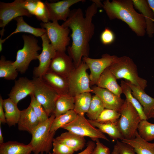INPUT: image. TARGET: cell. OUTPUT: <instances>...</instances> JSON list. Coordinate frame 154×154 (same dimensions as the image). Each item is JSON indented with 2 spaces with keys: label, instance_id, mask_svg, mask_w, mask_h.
<instances>
[{
  "label": "cell",
  "instance_id": "obj_1",
  "mask_svg": "<svg viewBox=\"0 0 154 154\" xmlns=\"http://www.w3.org/2000/svg\"><path fill=\"white\" fill-rule=\"evenodd\" d=\"M98 8L93 2L86 10L84 16L82 9H74L71 10L67 20L61 25L72 31V44L68 47L67 50L75 68L80 64L83 57H89V42L94 35L95 28L92 19L97 13Z\"/></svg>",
  "mask_w": 154,
  "mask_h": 154
},
{
  "label": "cell",
  "instance_id": "obj_2",
  "mask_svg": "<svg viewBox=\"0 0 154 154\" xmlns=\"http://www.w3.org/2000/svg\"><path fill=\"white\" fill-rule=\"evenodd\" d=\"M102 8L109 19L121 20L137 36L143 37L146 33L144 17L134 9L133 0H106L103 3Z\"/></svg>",
  "mask_w": 154,
  "mask_h": 154
},
{
  "label": "cell",
  "instance_id": "obj_3",
  "mask_svg": "<svg viewBox=\"0 0 154 154\" xmlns=\"http://www.w3.org/2000/svg\"><path fill=\"white\" fill-rule=\"evenodd\" d=\"M109 68L117 79H125L143 90L147 86V81L139 76L137 65L128 56L117 57Z\"/></svg>",
  "mask_w": 154,
  "mask_h": 154
},
{
  "label": "cell",
  "instance_id": "obj_4",
  "mask_svg": "<svg viewBox=\"0 0 154 154\" xmlns=\"http://www.w3.org/2000/svg\"><path fill=\"white\" fill-rule=\"evenodd\" d=\"M55 117L52 114L47 120L39 123L32 134V139L29 143L34 154H48L50 152L56 132H50V130Z\"/></svg>",
  "mask_w": 154,
  "mask_h": 154
},
{
  "label": "cell",
  "instance_id": "obj_5",
  "mask_svg": "<svg viewBox=\"0 0 154 154\" xmlns=\"http://www.w3.org/2000/svg\"><path fill=\"white\" fill-rule=\"evenodd\" d=\"M120 116L116 124L124 139L135 137L139 124L141 120L131 104L126 99L119 112Z\"/></svg>",
  "mask_w": 154,
  "mask_h": 154
},
{
  "label": "cell",
  "instance_id": "obj_6",
  "mask_svg": "<svg viewBox=\"0 0 154 154\" xmlns=\"http://www.w3.org/2000/svg\"><path fill=\"white\" fill-rule=\"evenodd\" d=\"M23 48L19 50L17 53L16 59L13 64L18 72L25 73L33 60L38 59V51L41 48L38 44V41L33 36L23 35Z\"/></svg>",
  "mask_w": 154,
  "mask_h": 154
},
{
  "label": "cell",
  "instance_id": "obj_7",
  "mask_svg": "<svg viewBox=\"0 0 154 154\" xmlns=\"http://www.w3.org/2000/svg\"><path fill=\"white\" fill-rule=\"evenodd\" d=\"M32 80L34 85L33 94L49 116L53 113L59 95L41 78L33 76Z\"/></svg>",
  "mask_w": 154,
  "mask_h": 154
},
{
  "label": "cell",
  "instance_id": "obj_8",
  "mask_svg": "<svg viewBox=\"0 0 154 154\" xmlns=\"http://www.w3.org/2000/svg\"><path fill=\"white\" fill-rule=\"evenodd\" d=\"M88 69L87 64L82 60L80 64L71 72L68 78V93L71 96L75 97L83 93L92 92L89 75L87 72Z\"/></svg>",
  "mask_w": 154,
  "mask_h": 154
},
{
  "label": "cell",
  "instance_id": "obj_9",
  "mask_svg": "<svg viewBox=\"0 0 154 154\" xmlns=\"http://www.w3.org/2000/svg\"><path fill=\"white\" fill-rule=\"evenodd\" d=\"M40 25L46 30L50 43L55 50L65 52L70 44V29L60 25L57 21L42 22Z\"/></svg>",
  "mask_w": 154,
  "mask_h": 154
},
{
  "label": "cell",
  "instance_id": "obj_10",
  "mask_svg": "<svg viewBox=\"0 0 154 154\" xmlns=\"http://www.w3.org/2000/svg\"><path fill=\"white\" fill-rule=\"evenodd\" d=\"M61 128L80 136L89 137L93 141L99 139L109 141L103 133L90 123L84 115H78L73 121Z\"/></svg>",
  "mask_w": 154,
  "mask_h": 154
},
{
  "label": "cell",
  "instance_id": "obj_11",
  "mask_svg": "<svg viewBox=\"0 0 154 154\" xmlns=\"http://www.w3.org/2000/svg\"><path fill=\"white\" fill-rule=\"evenodd\" d=\"M22 0H15L10 3L0 2V27L1 36L4 35V28L13 19L19 17L32 15L22 6Z\"/></svg>",
  "mask_w": 154,
  "mask_h": 154
},
{
  "label": "cell",
  "instance_id": "obj_12",
  "mask_svg": "<svg viewBox=\"0 0 154 154\" xmlns=\"http://www.w3.org/2000/svg\"><path fill=\"white\" fill-rule=\"evenodd\" d=\"M118 56L108 54H103L99 58L84 57L82 60L87 65L90 70V85L96 84L100 75L107 68L114 62Z\"/></svg>",
  "mask_w": 154,
  "mask_h": 154
},
{
  "label": "cell",
  "instance_id": "obj_13",
  "mask_svg": "<svg viewBox=\"0 0 154 154\" xmlns=\"http://www.w3.org/2000/svg\"><path fill=\"white\" fill-rule=\"evenodd\" d=\"M42 50L39 54L38 59L39 64L33 69V76L41 78L49 69L51 61L56 51L50 43L46 33L41 36Z\"/></svg>",
  "mask_w": 154,
  "mask_h": 154
},
{
  "label": "cell",
  "instance_id": "obj_14",
  "mask_svg": "<svg viewBox=\"0 0 154 154\" xmlns=\"http://www.w3.org/2000/svg\"><path fill=\"white\" fill-rule=\"evenodd\" d=\"M84 0H64L55 3H45L47 7L49 20L52 22L62 20L65 21L68 18L71 10L70 7L72 5Z\"/></svg>",
  "mask_w": 154,
  "mask_h": 154
},
{
  "label": "cell",
  "instance_id": "obj_15",
  "mask_svg": "<svg viewBox=\"0 0 154 154\" xmlns=\"http://www.w3.org/2000/svg\"><path fill=\"white\" fill-rule=\"evenodd\" d=\"M74 68L73 62L70 56L64 52L56 51L51 61L49 70L68 78Z\"/></svg>",
  "mask_w": 154,
  "mask_h": 154
},
{
  "label": "cell",
  "instance_id": "obj_16",
  "mask_svg": "<svg viewBox=\"0 0 154 154\" xmlns=\"http://www.w3.org/2000/svg\"><path fill=\"white\" fill-rule=\"evenodd\" d=\"M34 85L32 80L21 77L15 81L14 85L8 94L9 98L17 104L28 95L33 94Z\"/></svg>",
  "mask_w": 154,
  "mask_h": 154
},
{
  "label": "cell",
  "instance_id": "obj_17",
  "mask_svg": "<svg viewBox=\"0 0 154 154\" xmlns=\"http://www.w3.org/2000/svg\"><path fill=\"white\" fill-rule=\"evenodd\" d=\"M92 88V93L99 97L105 108L113 109L119 112L125 100L106 89L97 86Z\"/></svg>",
  "mask_w": 154,
  "mask_h": 154
},
{
  "label": "cell",
  "instance_id": "obj_18",
  "mask_svg": "<svg viewBox=\"0 0 154 154\" xmlns=\"http://www.w3.org/2000/svg\"><path fill=\"white\" fill-rule=\"evenodd\" d=\"M41 78L59 95L68 93V78L58 74L49 69Z\"/></svg>",
  "mask_w": 154,
  "mask_h": 154
},
{
  "label": "cell",
  "instance_id": "obj_19",
  "mask_svg": "<svg viewBox=\"0 0 154 154\" xmlns=\"http://www.w3.org/2000/svg\"><path fill=\"white\" fill-rule=\"evenodd\" d=\"M133 1L134 7L144 17L146 33L149 38H152L154 35V14L147 0H133Z\"/></svg>",
  "mask_w": 154,
  "mask_h": 154
},
{
  "label": "cell",
  "instance_id": "obj_20",
  "mask_svg": "<svg viewBox=\"0 0 154 154\" xmlns=\"http://www.w3.org/2000/svg\"><path fill=\"white\" fill-rule=\"evenodd\" d=\"M39 123L38 119L32 107L30 105L21 111L17 123L19 130L27 131L31 134Z\"/></svg>",
  "mask_w": 154,
  "mask_h": 154
},
{
  "label": "cell",
  "instance_id": "obj_21",
  "mask_svg": "<svg viewBox=\"0 0 154 154\" xmlns=\"http://www.w3.org/2000/svg\"><path fill=\"white\" fill-rule=\"evenodd\" d=\"M125 81L130 88L133 96L143 107L144 112L148 119L154 109V98L147 94L143 90L129 81Z\"/></svg>",
  "mask_w": 154,
  "mask_h": 154
},
{
  "label": "cell",
  "instance_id": "obj_22",
  "mask_svg": "<svg viewBox=\"0 0 154 154\" xmlns=\"http://www.w3.org/2000/svg\"><path fill=\"white\" fill-rule=\"evenodd\" d=\"M117 80L109 67L102 74L96 85L98 86L106 89L121 97L122 93V89L120 85L117 83Z\"/></svg>",
  "mask_w": 154,
  "mask_h": 154
},
{
  "label": "cell",
  "instance_id": "obj_23",
  "mask_svg": "<svg viewBox=\"0 0 154 154\" xmlns=\"http://www.w3.org/2000/svg\"><path fill=\"white\" fill-rule=\"evenodd\" d=\"M121 141L132 147L136 154H154V143H150L144 140L137 131L133 138L123 139Z\"/></svg>",
  "mask_w": 154,
  "mask_h": 154
},
{
  "label": "cell",
  "instance_id": "obj_24",
  "mask_svg": "<svg viewBox=\"0 0 154 154\" xmlns=\"http://www.w3.org/2000/svg\"><path fill=\"white\" fill-rule=\"evenodd\" d=\"M55 138L70 147L74 151L82 150L86 144L84 137L68 131L62 133Z\"/></svg>",
  "mask_w": 154,
  "mask_h": 154
},
{
  "label": "cell",
  "instance_id": "obj_25",
  "mask_svg": "<svg viewBox=\"0 0 154 154\" xmlns=\"http://www.w3.org/2000/svg\"><path fill=\"white\" fill-rule=\"evenodd\" d=\"M33 149L30 144L9 141L0 144V154H31Z\"/></svg>",
  "mask_w": 154,
  "mask_h": 154
},
{
  "label": "cell",
  "instance_id": "obj_26",
  "mask_svg": "<svg viewBox=\"0 0 154 154\" xmlns=\"http://www.w3.org/2000/svg\"><path fill=\"white\" fill-rule=\"evenodd\" d=\"M17 105L9 98L3 100L6 123L10 127L17 124L19 119L21 111L19 109Z\"/></svg>",
  "mask_w": 154,
  "mask_h": 154
},
{
  "label": "cell",
  "instance_id": "obj_27",
  "mask_svg": "<svg viewBox=\"0 0 154 154\" xmlns=\"http://www.w3.org/2000/svg\"><path fill=\"white\" fill-rule=\"evenodd\" d=\"M94 127H96L102 132L107 134L113 139L122 140L124 139L116 123H102L96 120L88 119Z\"/></svg>",
  "mask_w": 154,
  "mask_h": 154
},
{
  "label": "cell",
  "instance_id": "obj_28",
  "mask_svg": "<svg viewBox=\"0 0 154 154\" xmlns=\"http://www.w3.org/2000/svg\"><path fill=\"white\" fill-rule=\"evenodd\" d=\"M74 97L68 93L59 95L56 100L53 114L56 117L70 110H74Z\"/></svg>",
  "mask_w": 154,
  "mask_h": 154
},
{
  "label": "cell",
  "instance_id": "obj_29",
  "mask_svg": "<svg viewBox=\"0 0 154 154\" xmlns=\"http://www.w3.org/2000/svg\"><path fill=\"white\" fill-rule=\"evenodd\" d=\"M14 20L17 22V27L15 30L5 38L6 40L13 34L19 33L24 32L31 34L36 37H41L46 33L43 28H36L30 26L24 20L23 17H19Z\"/></svg>",
  "mask_w": 154,
  "mask_h": 154
},
{
  "label": "cell",
  "instance_id": "obj_30",
  "mask_svg": "<svg viewBox=\"0 0 154 154\" xmlns=\"http://www.w3.org/2000/svg\"><path fill=\"white\" fill-rule=\"evenodd\" d=\"M90 93H83L74 97V110L78 115H84L88 111L92 98Z\"/></svg>",
  "mask_w": 154,
  "mask_h": 154
},
{
  "label": "cell",
  "instance_id": "obj_31",
  "mask_svg": "<svg viewBox=\"0 0 154 154\" xmlns=\"http://www.w3.org/2000/svg\"><path fill=\"white\" fill-rule=\"evenodd\" d=\"M13 62L7 60L3 56L0 60V78L8 80H15L17 77L18 72L15 68Z\"/></svg>",
  "mask_w": 154,
  "mask_h": 154
},
{
  "label": "cell",
  "instance_id": "obj_32",
  "mask_svg": "<svg viewBox=\"0 0 154 154\" xmlns=\"http://www.w3.org/2000/svg\"><path fill=\"white\" fill-rule=\"evenodd\" d=\"M120 86L122 89V93L126 97L125 99L129 102L135 108L141 119H148L144 112L142 106L137 100L133 96L130 88L125 81L121 80Z\"/></svg>",
  "mask_w": 154,
  "mask_h": 154
},
{
  "label": "cell",
  "instance_id": "obj_33",
  "mask_svg": "<svg viewBox=\"0 0 154 154\" xmlns=\"http://www.w3.org/2000/svg\"><path fill=\"white\" fill-rule=\"evenodd\" d=\"M78 115L74 110H71L56 117L52 123L50 131L56 132L58 129L73 121Z\"/></svg>",
  "mask_w": 154,
  "mask_h": 154
},
{
  "label": "cell",
  "instance_id": "obj_34",
  "mask_svg": "<svg viewBox=\"0 0 154 154\" xmlns=\"http://www.w3.org/2000/svg\"><path fill=\"white\" fill-rule=\"evenodd\" d=\"M137 131L140 136L147 141L154 139V124L149 122L147 119L141 120Z\"/></svg>",
  "mask_w": 154,
  "mask_h": 154
},
{
  "label": "cell",
  "instance_id": "obj_35",
  "mask_svg": "<svg viewBox=\"0 0 154 154\" xmlns=\"http://www.w3.org/2000/svg\"><path fill=\"white\" fill-rule=\"evenodd\" d=\"M105 108L101 100L95 95L92 96L89 108L86 113L87 116L89 119L96 120Z\"/></svg>",
  "mask_w": 154,
  "mask_h": 154
},
{
  "label": "cell",
  "instance_id": "obj_36",
  "mask_svg": "<svg viewBox=\"0 0 154 154\" xmlns=\"http://www.w3.org/2000/svg\"><path fill=\"white\" fill-rule=\"evenodd\" d=\"M120 113L113 109L105 108L96 121L102 123H116L120 117Z\"/></svg>",
  "mask_w": 154,
  "mask_h": 154
},
{
  "label": "cell",
  "instance_id": "obj_37",
  "mask_svg": "<svg viewBox=\"0 0 154 154\" xmlns=\"http://www.w3.org/2000/svg\"><path fill=\"white\" fill-rule=\"evenodd\" d=\"M30 96L31 101L29 105L33 108L39 123L47 120L49 117L42 106L37 100L33 94Z\"/></svg>",
  "mask_w": 154,
  "mask_h": 154
},
{
  "label": "cell",
  "instance_id": "obj_38",
  "mask_svg": "<svg viewBox=\"0 0 154 154\" xmlns=\"http://www.w3.org/2000/svg\"><path fill=\"white\" fill-rule=\"evenodd\" d=\"M34 15L38 20L42 21L43 23H47L49 21L48 13L46 6L45 3L41 1H38Z\"/></svg>",
  "mask_w": 154,
  "mask_h": 154
},
{
  "label": "cell",
  "instance_id": "obj_39",
  "mask_svg": "<svg viewBox=\"0 0 154 154\" xmlns=\"http://www.w3.org/2000/svg\"><path fill=\"white\" fill-rule=\"evenodd\" d=\"M53 153L54 154H73L74 152L70 147L54 138L53 143Z\"/></svg>",
  "mask_w": 154,
  "mask_h": 154
},
{
  "label": "cell",
  "instance_id": "obj_40",
  "mask_svg": "<svg viewBox=\"0 0 154 154\" xmlns=\"http://www.w3.org/2000/svg\"><path fill=\"white\" fill-rule=\"evenodd\" d=\"M115 38L114 33L108 27L105 29L102 32L100 37L101 42L104 45L112 44L114 41Z\"/></svg>",
  "mask_w": 154,
  "mask_h": 154
},
{
  "label": "cell",
  "instance_id": "obj_41",
  "mask_svg": "<svg viewBox=\"0 0 154 154\" xmlns=\"http://www.w3.org/2000/svg\"><path fill=\"white\" fill-rule=\"evenodd\" d=\"M116 145L119 154H136L132 147L121 141L117 140Z\"/></svg>",
  "mask_w": 154,
  "mask_h": 154
},
{
  "label": "cell",
  "instance_id": "obj_42",
  "mask_svg": "<svg viewBox=\"0 0 154 154\" xmlns=\"http://www.w3.org/2000/svg\"><path fill=\"white\" fill-rule=\"evenodd\" d=\"M96 141L95 147L90 154H110L109 148L101 143L99 139Z\"/></svg>",
  "mask_w": 154,
  "mask_h": 154
},
{
  "label": "cell",
  "instance_id": "obj_43",
  "mask_svg": "<svg viewBox=\"0 0 154 154\" xmlns=\"http://www.w3.org/2000/svg\"><path fill=\"white\" fill-rule=\"evenodd\" d=\"M38 0H23L22 6L32 15H34L37 7Z\"/></svg>",
  "mask_w": 154,
  "mask_h": 154
},
{
  "label": "cell",
  "instance_id": "obj_44",
  "mask_svg": "<svg viewBox=\"0 0 154 154\" xmlns=\"http://www.w3.org/2000/svg\"><path fill=\"white\" fill-rule=\"evenodd\" d=\"M96 145L93 141H89L87 143L86 148L77 154H90L95 147ZM48 154H54L50 152Z\"/></svg>",
  "mask_w": 154,
  "mask_h": 154
},
{
  "label": "cell",
  "instance_id": "obj_45",
  "mask_svg": "<svg viewBox=\"0 0 154 154\" xmlns=\"http://www.w3.org/2000/svg\"><path fill=\"white\" fill-rule=\"evenodd\" d=\"M3 100L2 96H0V124L6 123L5 112L3 107Z\"/></svg>",
  "mask_w": 154,
  "mask_h": 154
},
{
  "label": "cell",
  "instance_id": "obj_46",
  "mask_svg": "<svg viewBox=\"0 0 154 154\" xmlns=\"http://www.w3.org/2000/svg\"><path fill=\"white\" fill-rule=\"evenodd\" d=\"M147 1L154 14V0H147Z\"/></svg>",
  "mask_w": 154,
  "mask_h": 154
},
{
  "label": "cell",
  "instance_id": "obj_47",
  "mask_svg": "<svg viewBox=\"0 0 154 154\" xmlns=\"http://www.w3.org/2000/svg\"><path fill=\"white\" fill-rule=\"evenodd\" d=\"M92 2L95 3L98 7H102L103 3L100 0H92Z\"/></svg>",
  "mask_w": 154,
  "mask_h": 154
},
{
  "label": "cell",
  "instance_id": "obj_48",
  "mask_svg": "<svg viewBox=\"0 0 154 154\" xmlns=\"http://www.w3.org/2000/svg\"><path fill=\"white\" fill-rule=\"evenodd\" d=\"M2 37L1 36L0 38V52L2 51L3 49V44L4 42L6 41L5 38L4 39H2Z\"/></svg>",
  "mask_w": 154,
  "mask_h": 154
},
{
  "label": "cell",
  "instance_id": "obj_49",
  "mask_svg": "<svg viewBox=\"0 0 154 154\" xmlns=\"http://www.w3.org/2000/svg\"><path fill=\"white\" fill-rule=\"evenodd\" d=\"M111 154H119L118 148L116 145L114 146Z\"/></svg>",
  "mask_w": 154,
  "mask_h": 154
},
{
  "label": "cell",
  "instance_id": "obj_50",
  "mask_svg": "<svg viewBox=\"0 0 154 154\" xmlns=\"http://www.w3.org/2000/svg\"><path fill=\"white\" fill-rule=\"evenodd\" d=\"M1 124H0V144L4 143V139L2 135Z\"/></svg>",
  "mask_w": 154,
  "mask_h": 154
},
{
  "label": "cell",
  "instance_id": "obj_51",
  "mask_svg": "<svg viewBox=\"0 0 154 154\" xmlns=\"http://www.w3.org/2000/svg\"><path fill=\"white\" fill-rule=\"evenodd\" d=\"M151 118H154V109L150 115L148 119Z\"/></svg>",
  "mask_w": 154,
  "mask_h": 154
}]
</instances>
